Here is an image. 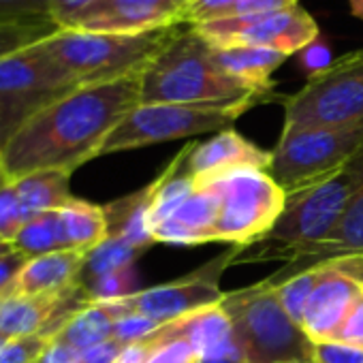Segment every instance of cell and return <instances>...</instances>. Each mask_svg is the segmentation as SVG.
Masks as SVG:
<instances>
[{
    "label": "cell",
    "mask_w": 363,
    "mask_h": 363,
    "mask_svg": "<svg viewBox=\"0 0 363 363\" xmlns=\"http://www.w3.org/2000/svg\"><path fill=\"white\" fill-rule=\"evenodd\" d=\"M139 75L73 90L35 111L0 147L5 173L11 179L43 169L73 173L101 156L105 139L139 105Z\"/></svg>",
    "instance_id": "obj_1"
},
{
    "label": "cell",
    "mask_w": 363,
    "mask_h": 363,
    "mask_svg": "<svg viewBox=\"0 0 363 363\" xmlns=\"http://www.w3.org/2000/svg\"><path fill=\"white\" fill-rule=\"evenodd\" d=\"M274 92L255 90L231 77L193 26H177L139 75V103L255 107Z\"/></svg>",
    "instance_id": "obj_2"
},
{
    "label": "cell",
    "mask_w": 363,
    "mask_h": 363,
    "mask_svg": "<svg viewBox=\"0 0 363 363\" xmlns=\"http://www.w3.org/2000/svg\"><path fill=\"white\" fill-rule=\"evenodd\" d=\"M177 26L143 35H103L58 28L39 41L48 58L77 86H96L139 75Z\"/></svg>",
    "instance_id": "obj_3"
},
{
    "label": "cell",
    "mask_w": 363,
    "mask_h": 363,
    "mask_svg": "<svg viewBox=\"0 0 363 363\" xmlns=\"http://www.w3.org/2000/svg\"><path fill=\"white\" fill-rule=\"evenodd\" d=\"M363 189V145L346 167L314 186L286 195V203L276 225L257 244L265 248L261 257L299 261V257L325 240L346 212L352 197ZM255 246V244H252Z\"/></svg>",
    "instance_id": "obj_4"
},
{
    "label": "cell",
    "mask_w": 363,
    "mask_h": 363,
    "mask_svg": "<svg viewBox=\"0 0 363 363\" xmlns=\"http://www.w3.org/2000/svg\"><path fill=\"white\" fill-rule=\"evenodd\" d=\"M223 308L244 363H314V342L286 314L269 278L225 293Z\"/></svg>",
    "instance_id": "obj_5"
},
{
    "label": "cell",
    "mask_w": 363,
    "mask_h": 363,
    "mask_svg": "<svg viewBox=\"0 0 363 363\" xmlns=\"http://www.w3.org/2000/svg\"><path fill=\"white\" fill-rule=\"evenodd\" d=\"M197 189H210L218 197L214 242L252 246L276 225L284 210L286 193L267 169L242 167L212 177Z\"/></svg>",
    "instance_id": "obj_6"
},
{
    "label": "cell",
    "mask_w": 363,
    "mask_h": 363,
    "mask_svg": "<svg viewBox=\"0 0 363 363\" xmlns=\"http://www.w3.org/2000/svg\"><path fill=\"white\" fill-rule=\"evenodd\" d=\"M354 124H363V50L320 67L284 99V133Z\"/></svg>",
    "instance_id": "obj_7"
},
{
    "label": "cell",
    "mask_w": 363,
    "mask_h": 363,
    "mask_svg": "<svg viewBox=\"0 0 363 363\" xmlns=\"http://www.w3.org/2000/svg\"><path fill=\"white\" fill-rule=\"evenodd\" d=\"M363 145V124L308 128L280 135L272 150L269 175L291 195L340 173Z\"/></svg>",
    "instance_id": "obj_8"
},
{
    "label": "cell",
    "mask_w": 363,
    "mask_h": 363,
    "mask_svg": "<svg viewBox=\"0 0 363 363\" xmlns=\"http://www.w3.org/2000/svg\"><path fill=\"white\" fill-rule=\"evenodd\" d=\"M250 107H210V105H173L139 103L111 130L101 147V156L137 150L173 139H186L206 133H220L233 126Z\"/></svg>",
    "instance_id": "obj_9"
},
{
    "label": "cell",
    "mask_w": 363,
    "mask_h": 363,
    "mask_svg": "<svg viewBox=\"0 0 363 363\" xmlns=\"http://www.w3.org/2000/svg\"><path fill=\"white\" fill-rule=\"evenodd\" d=\"M242 252H244V246H231L227 252L214 257L206 265L193 269L191 274L182 276L177 280H171L152 289H143L120 299L94 301V303H99L113 320L124 314H141L162 325L186 312L223 303L225 293L220 289V278L225 269L240 259Z\"/></svg>",
    "instance_id": "obj_10"
},
{
    "label": "cell",
    "mask_w": 363,
    "mask_h": 363,
    "mask_svg": "<svg viewBox=\"0 0 363 363\" xmlns=\"http://www.w3.org/2000/svg\"><path fill=\"white\" fill-rule=\"evenodd\" d=\"M79 90L39 48V41L0 58V101L20 128L35 111Z\"/></svg>",
    "instance_id": "obj_11"
},
{
    "label": "cell",
    "mask_w": 363,
    "mask_h": 363,
    "mask_svg": "<svg viewBox=\"0 0 363 363\" xmlns=\"http://www.w3.org/2000/svg\"><path fill=\"white\" fill-rule=\"evenodd\" d=\"M193 28L214 48H267L286 58L303 52L318 39L316 20L299 5L272 16L220 20Z\"/></svg>",
    "instance_id": "obj_12"
},
{
    "label": "cell",
    "mask_w": 363,
    "mask_h": 363,
    "mask_svg": "<svg viewBox=\"0 0 363 363\" xmlns=\"http://www.w3.org/2000/svg\"><path fill=\"white\" fill-rule=\"evenodd\" d=\"M182 26L177 0H94L71 24L73 30L103 35H143Z\"/></svg>",
    "instance_id": "obj_13"
},
{
    "label": "cell",
    "mask_w": 363,
    "mask_h": 363,
    "mask_svg": "<svg viewBox=\"0 0 363 363\" xmlns=\"http://www.w3.org/2000/svg\"><path fill=\"white\" fill-rule=\"evenodd\" d=\"M86 303L84 282L52 295H0V337H52Z\"/></svg>",
    "instance_id": "obj_14"
},
{
    "label": "cell",
    "mask_w": 363,
    "mask_h": 363,
    "mask_svg": "<svg viewBox=\"0 0 363 363\" xmlns=\"http://www.w3.org/2000/svg\"><path fill=\"white\" fill-rule=\"evenodd\" d=\"M272 152L261 150L233 128L214 133L208 141H191L184 169L193 175L195 184L218 177L242 167L269 169Z\"/></svg>",
    "instance_id": "obj_15"
},
{
    "label": "cell",
    "mask_w": 363,
    "mask_h": 363,
    "mask_svg": "<svg viewBox=\"0 0 363 363\" xmlns=\"http://www.w3.org/2000/svg\"><path fill=\"white\" fill-rule=\"evenodd\" d=\"M363 284L342 274L333 261H325V274L316 284L301 320V329L312 342L331 340Z\"/></svg>",
    "instance_id": "obj_16"
},
{
    "label": "cell",
    "mask_w": 363,
    "mask_h": 363,
    "mask_svg": "<svg viewBox=\"0 0 363 363\" xmlns=\"http://www.w3.org/2000/svg\"><path fill=\"white\" fill-rule=\"evenodd\" d=\"M86 252L60 250L28 259L13 282L0 295H52L82 284Z\"/></svg>",
    "instance_id": "obj_17"
},
{
    "label": "cell",
    "mask_w": 363,
    "mask_h": 363,
    "mask_svg": "<svg viewBox=\"0 0 363 363\" xmlns=\"http://www.w3.org/2000/svg\"><path fill=\"white\" fill-rule=\"evenodd\" d=\"M218 197L210 189H197L169 220L158 225L152 235L156 244L199 246L214 244V229L218 220Z\"/></svg>",
    "instance_id": "obj_18"
},
{
    "label": "cell",
    "mask_w": 363,
    "mask_h": 363,
    "mask_svg": "<svg viewBox=\"0 0 363 363\" xmlns=\"http://www.w3.org/2000/svg\"><path fill=\"white\" fill-rule=\"evenodd\" d=\"M233 337L231 320L223 303L206 306L193 312L182 314L173 320L158 325V329L141 342H162V340H186L199 357L218 348Z\"/></svg>",
    "instance_id": "obj_19"
},
{
    "label": "cell",
    "mask_w": 363,
    "mask_h": 363,
    "mask_svg": "<svg viewBox=\"0 0 363 363\" xmlns=\"http://www.w3.org/2000/svg\"><path fill=\"white\" fill-rule=\"evenodd\" d=\"M158 189V177L141 191L105 206L109 238H118L135 248L147 250L154 242L150 229V206Z\"/></svg>",
    "instance_id": "obj_20"
},
{
    "label": "cell",
    "mask_w": 363,
    "mask_h": 363,
    "mask_svg": "<svg viewBox=\"0 0 363 363\" xmlns=\"http://www.w3.org/2000/svg\"><path fill=\"white\" fill-rule=\"evenodd\" d=\"M346 255H363V189L352 197L331 233L299 257V265L295 272L306 269L318 261H329Z\"/></svg>",
    "instance_id": "obj_21"
},
{
    "label": "cell",
    "mask_w": 363,
    "mask_h": 363,
    "mask_svg": "<svg viewBox=\"0 0 363 363\" xmlns=\"http://www.w3.org/2000/svg\"><path fill=\"white\" fill-rule=\"evenodd\" d=\"M214 54L218 65L231 77L261 92H274L272 75L286 60V56L280 52L267 48H250V45L214 48Z\"/></svg>",
    "instance_id": "obj_22"
},
{
    "label": "cell",
    "mask_w": 363,
    "mask_h": 363,
    "mask_svg": "<svg viewBox=\"0 0 363 363\" xmlns=\"http://www.w3.org/2000/svg\"><path fill=\"white\" fill-rule=\"evenodd\" d=\"M13 184L26 220L43 212H56L73 199L69 186L71 173L67 171H56V169L33 171L22 177H16Z\"/></svg>",
    "instance_id": "obj_23"
},
{
    "label": "cell",
    "mask_w": 363,
    "mask_h": 363,
    "mask_svg": "<svg viewBox=\"0 0 363 363\" xmlns=\"http://www.w3.org/2000/svg\"><path fill=\"white\" fill-rule=\"evenodd\" d=\"M58 212L71 250L88 255L109 238V225L103 206H94L90 201L73 197Z\"/></svg>",
    "instance_id": "obj_24"
},
{
    "label": "cell",
    "mask_w": 363,
    "mask_h": 363,
    "mask_svg": "<svg viewBox=\"0 0 363 363\" xmlns=\"http://www.w3.org/2000/svg\"><path fill=\"white\" fill-rule=\"evenodd\" d=\"M111 331H113V318L99 303L88 301L84 308L71 314L69 320L52 337L73 346L75 350H88L92 346L111 340Z\"/></svg>",
    "instance_id": "obj_25"
},
{
    "label": "cell",
    "mask_w": 363,
    "mask_h": 363,
    "mask_svg": "<svg viewBox=\"0 0 363 363\" xmlns=\"http://www.w3.org/2000/svg\"><path fill=\"white\" fill-rule=\"evenodd\" d=\"M16 252H20L26 259L60 252V250H71L65 238L60 212H43L24 223L20 229L18 238L13 240Z\"/></svg>",
    "instance_id": "obj_26"
},
{
    "label": "cell",
    "mask_w": 363,
    "mask_h": 363,
    "mask_svg": "<svg viewBox=\"0 0 363 363\" xmlns=\"http://www.w3.org/2000/svg\"><path fill=\"white\" fill-rule=\"evenodd\" d=\"M323 274H325V261H318V263H314L306 269H299L291 276H282V278L272 276L269 278L276 286V295H278L282 308L297 325H301L306 306H308L316 284L320 282Z\"/></svg>",
    "instance_id": "obj_27"
},
{
    "label": "cell",
    "mask_w": 363,
    "mask_h": 363,
    "mask_svg": "<svg viewBox=\"0 0 363 363\" xmlns=\"http://www.w3.org/2000/svg\"><path fill=\"white\" fill-rule=\"evenodd\" d=\"M145 250L141 248H135L118 238H107L101 246H96L92 252H88V259H86V267H84V274H82V282H90V280H96L101 276H107V274H113V272H120L124 267H130L139 255H143Z\"/></svg>",
    "instance_id": "obj_28"
},
{
    "label": "cell",
    "mask_w": 363,
    "mask_h": 363,
    "mask_svg": "<svg viewBox=\"0 0 363 363\" xmlns=\"http://www.w3.org/2000/svg\"><path fill=\"white\" fill-rule=\"evenodd\" d=\"M50 5L52 0H0V26H56Z\"/></svg>",
    "instance_id": "obj_29"
},
{
    "label": "cell",
    "mask_w": 363,
    "mask_h": 363,
    "mask_svg": "<svg viewBox=\"0 0 363 363\" xmlns=\"http://www.w3.org/2000/svg\"><path fill=\"white\" fill-rule=\"evenodd\" d=\"M24 223H26V216H24L16 184L5 173L3 164H0V238L13 244Z\"/></svg>",
    "instance_id": "obj_30"
},
{
    "label": "cell",
    "mask_w": 363,
    "mask_h": 363,
    "mask_svg": "<svg viewBox=\"0 0 363 363\" xmlns=\"http://www.w3.org/2000/svg\"><path fill=\"white\" fill-rule=\"evenodd\" d=\"M135 284H137V278H135V269L130 265L120 272L90 280L84 286L88 293V301H111V299H120V297L137 293Z\"/></svg>",
    "instance_id": "obj_31"
},
{
    "label": "cell",
    "mask_w": 363,
    "mask_h": 363,
    "mask_svg": "<svg viewBox=\"0 0 363 363\" xmlns=\"http://www.w3.org/2000/svg\"><path fill=\"white\" fill-rule=\"evenodd\" d=\"M50 337H0V363H37Z\"/></svg>",
    "instance_id": "obj_32"
},
{
    "label": "cell",
    "mask_w": 363,
    "mask_h": 363,
    "mask_svg": "<svg viewBox=\"0 0 363 363\" xmlns=\"http://www.w3.org/2000/svg\"><path fill=\"white\" fill-rule=\"evenodd\" d=\"M147 344L145 363H199L197 350L186 340H162Z\"/></svg>",
    "instance_id": "obj_33"
},
{
    "label": "cell",
    "mask_w": 363,
    "mask_h": 363,
    "mask_svg": "<svg viewBox=\"0 0 363 363\" xmlns=\"http://www.w3.org/2000/svg\"><path fill=\"white\" fill-rule=\"evenodd\" d=\"M58 30L56 26H0V58L28 48Z\"/></svg>",
    "instance_id": "obj_34"
},
{
    "label": "cell",
    "mask_w": 363,
    "mask_h": 363,
    "mask_svg": "<svg viewBox=\"0 0 363 363\" xmlns=\"http://www.w3.org/2000/svg\"><path fill=\"white\" fill-rule=\"evenodd\" d=\"M158 329V323L141 316V314H124L120 318L113 320V331H111V340L118 342L120 346L126 344H135L145 340L147 335H152Z\"/></svg>",
    "instance_id": "obj_35"
},
{
    "label": "cell",
    "mask_w": 363,
    "mask_h": 363,
    "mask_svg": "<svg viewBox=\"0 0 363 363\" xmlns=\"http://www.w3.org/2000/svg\"><path fill=\"white\" fill-rule=\"evenodd\" d=\"M314 363H363V348L337 340L314 342Z\"/></svg>",
    "instance_id": "obj_36"
},
{
    "label": "cell",
    "mask_w": 363,
    "mask_h": 363,
    "mask_svg": "<svg viewBox=\"0 0 363 363\" xmlns=\"http://www.w3.org/2000/svg\"><path fill=\"white\" fill-rule=\"evenodd\" d=\"M331 340L346 342V344L363 348V289L357 295V299L352 301L348 314L344 316L342 325L337 327V331L333 333Z\"/></svg>",
    "instance_id": "obj_37"
},
{
    "label": "cell",
    "mask_w": 363,
    "mask_h": 363,
    "mask_svg": "<svg viewBox=\"0 0 363 363\" xmlns=\"http://www.w3.org/2000/svg\"><path fill=\"white\" fill-rule=\"evenodd\" d=\"M92 3L94 0H52L50 18L58 28H71V24L77 20V16Z\"/></svg>",
    "instance_id": "obj_38"
},
{
    "label": "cell",
    "mask_w": 363,
    "mask_h": 363,
    "mask_svg": "<svg viewBox=\"0 0 363 363\" xmlns=\"http://www.w3.org/2000/svg\"><path fill=\"white\" fill-rule=\"evenodd\" d=\"M79 354H82V350H75L73 346H69L56 337H50L41 357L37 359V363H77Z\"/></svg>",
    "instance_id": "obj_39"
},
{
    "label": "cell",
    "mask_w": 363,
    "mask_h": 363,
    "mask_svg": "<svg viewBox=\"0 0 363 363\" xmlns=\"http://www.w3.org/2000/svg\"><path fill=\"white\" fill-rule=\"evenodd\" d=\"M120 344L113 340H107L99 346H92L88 350H82L79 361L77 363H113L118 352H120Z\"/></svg>",
    "instance_id": "obj_40"
},
{
    "label": "cell",
    "mask_w": 363,
    "mask_h": 363,
    "mask_svg": "<svg viewBox=\"0 0 363 363\" xmlns=\"http://www.w3.org/2000/svg\"><path fill=\"white\" fill-rule=\"evenodd\" d=\"M199 363H244V357L235 344V340H227L218 348L210 350L208 354L199 357Z\"/></svg>",
    "instance_id": "obj_41"
},
{
    "label": "cell",
    "mask_w": 363,
    "mask_h": 363,
    "mask_svg": "<svg viewBox=\"0 0 363 363\" xmlns=\"http://www.w3.org/2000/svg\"><path fill=\"white\" fill-rule=\"evenodd\" d=\"M26 261L28 259L22 257L20 252H13V255H9L5 259H0V293L7 291V286L13 282V278L18 276V272L24 267Z\"/></svg>",
    "instance_id": "obj_42"
},
{
    "label": "cell",
    "mask_w": 363,
    "mask_h": 363,
    "mask_svg": "<svg viewBox=\"0 0 363 363\" xmlns=\"http://www.w3.org/2000/svg\"><path fill=\"white\" fill-rule=\"evenodd\" d=\"M145 357H147V344L135 342L122 346L113 363H145Z\"/></svg>",
    "instance_id": "obj_43"
},
{
    "label": "cell",
    "mask_w": 363,
    "mask_h": 363,
    "mask_svg": "<svg viewBox=\"0 0 363 363\" xmlns=\"http://www.w3.org/2000/svg\"><path fill=\"white\" fill-rule=\"evenodd\" d=\"M16 130H18V126H16L11 113H9L7 105H5L3 101H0V147H3V145L11 139V135H13Z\"/></svg>",
    "instance_id": "obj_44"
},
{
    "label": "cell",
    "mask_w": 363,
    "mask_h": 363,
    "mask_svg": "<svg viewBox=\"0 0 363 363\" xmlns=\"http://www.w3.org/2000/svg\"><path fill=\"white\" fill-rule=\"evenodd\" d=\"M348 7H350V13L357 18V20H363V0H346Z\"/></svg>",
    "instance_id": "obj_45"
},
{
    "label": "cell",
    "mask_w": 363,
    "mask_h": 363,
    "mask_svg": "<svg viewBox=\"0 0 363 363\" xmlns=\"http://www.w3.org/2000/svg\"><path fill=\"white\" fill-rule=\"evenodd\" d=\"M13 252H16L13 244L0 238V259H5V257H9V255H13Z\"/></svg>",
    "instance_id": "obj_46"
},
{
    "label": "cell",
    "mask_w": 363,
    "mask_h": 363,
    "mask_svg": "<svg viewBox=\"0 0 363 363\" xmlns=\"http://www.w3.org/2000/svg\"><path fill=\"white\" fill-rule=\"evenodd\" d=\"M177 3H179V5H182V7H184V5H186V3H189V0H177Z\"/></svg>",
    "instance_id": "obj_47"
}]
</instances>
